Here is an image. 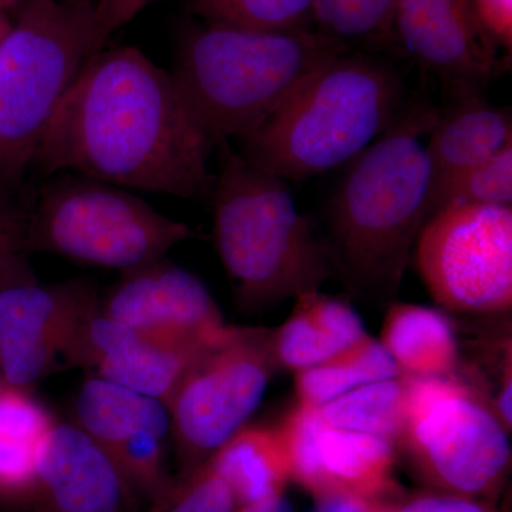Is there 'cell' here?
Listing matches in <instances>:
<instances>
[{
    "label": "cell",
    "mask_w": 512,
    "mask_h": 512,
    "mask_svg": "<svg viewBox=\"0 0 512 512\" xmlns=\"http://www.w3.org/2000/svg\"><path fill=\"white\" fill-rule=\"evenodd\" d=\"M76 424L110 457L138 434L168 437L170 413L160 400L94 376L80 387Z\"/></svg>",
    "instance_id": "obj_19"
},
{
    "label": "cell",
    "mask_w": 512,
    "mask_h": 512,
    "mask_svg": "<svg viewBox=\"0 0 512 512\" xmlns=\"http://www.w3.org/2000/svg\"><path fill=\"white\" fill-rule=\"evenodd\" d=\"M276 430L288 456L291 480L313 497L349 493L387 503L396 494L393 441L330 426L319 407L302 403Z\"/></svg>",
    "instance_id": "obj_12"
},
{
    "label": "cell",
    "mask_w": 512,
    "mask_h": 512,
    "mask_svg": "<svg viewBox=\"0 0 512 512\" xmlns=\"http://www.w3.org/2000/svg\"><path fill=\"white\" fill-rule=\"evenodd\" d=\"M478 18L495 45L512 49V0H474Z\"/></svg>",
    "instance_id": "obj_32"
},
{
    "label": "cell",
    "mask_w": 512,
    "mask_h": 512,
    "mask_svg": "<svg viewBox=\"0 0 512 512\" xmlns=\"http://www.w3.org/2000/svg\"><path fill=\"white\" fill-rule=\"evenodd\" d=\"M52 414L28 390L0 389V495L35 494L37 451L53 424Z\"/></svg>",
    "instance_id": "obj_22"
},
{
    "label": "cell",
    "mask_w": 512,
    "mask_h": 512,
    "mask_svg": "<svg viewBox=\"0 0 512 512\" xmlns=\"http://www.w3.org/2000/svg\"><path fill=\"white\" fill-rule=\"evenodd\" d=\"M214 178V241L242 311L271 308L319 291L336 276L328 244L299 212L286 180L218 144Z\"/></svg>",
    "instance_id": "obj_4"
},
{
    "label": "cell",
    "mask_w": 512,
    "mask_h": 512,
    "mask_svg": "<svg viewBox=\"0 0 512 512\" xmlns=\"http://www.w3.org/2000/svg\"><path fill=\"white\" fill-rule=\"evenodd\" d=\"M10 28V20L8 19V15L6 13L0 12V39L6 35Z\"/></svg>",
    "instance_id": "obj_36"
},
{
    "label": "cell",
    "mask_w": 512,
    "mask_h": 512,
    "mask_svg": "<svg viewBox=\"0 0 512 512\" xmlns=\"http://www.w3.org/2000/svg\"><path fill=\"white\" fill-rule=\"evenodd\" d=\"M316 512H394V505L349 493L319 495Z\"/></svg>",
    "instance_id": "obj_33"
},
{
    "label": "cell",
    "mask_w": 512,
    "mask_h": 512,
    "mask_svg": "<svg viewBox=\"0 0 512 512\" xmlns=\"http://www.w3.org/2000/svg\"><path fill=\"white\" fill-rule=\"evenodd\" d=\"M396 0H315L313 20L322 35L346 43L379 36L393 22Z\"/></svg>",
    "instance_id": "obj_28"
},
{
    "label": "cell",
    "mask_w": 512,
    "mask_h": 512,
    "mask_svg": "<svg viewBox=\"0 0 512 512\" xmlns=\"http://www.w3.org/2000/svg\"><path fill=\"white\" fill-rule=\"evenodd\" d=\"M295 299L291 316L272 333L278 367L302 372L342 355L369 336L348 302L319 291Z\"/></svg>",
    "instance_id": "obj_18"
},
{
    "label": "cell",
    "mask_w": 512,
    "mask_h": 512,
    "mask_svg": "<svg viewBox=\"0 0 512 512\" xmlns=\"http://www.w3.org/2000/svg\"><path fill=\"white\" fill-rule=\"evenodd\" d=\"M3 383L2 380H0V389H2Z\"/></svg>",
    "instance_id": "obj_38"
},
{
    "label": "cell",
    "mask_w": 512,
    "mask_h": 512,
    "mask_svg": "<svg viewBox=\"0 0 512 512\" xmlns=\"http://www.w3.org/2000/svg\"><path fill=\"white\" fill-rule=\"evenodd\" d=\"M406 376L365 384L319 407L323 419L339 429L372 434L399 444L406 420Z\"/></svg>",
    "instance_id": "obj_24"
},
{
    "label": "cell",
    "mask_w": 512,
    "mask_h": 512,
    "mask_svg": "<svg viewBox=\"0 0 512 512\" xmlns=\"http://www.w3.org/2000/svg\"><path fill=\"white\" fill-rule=\"evenodd\" d=\"M100 311L147 338L183 348H208L229 329L207 286L165 258L123 272Z\"/></svg>",
    "instance_id": "obj_13"
},
{
    "label": "cell",
    "mask_w": 512,
    "mask_h": 512,
    "mask_svg": "<svg viewBox=\"0 0 512 512\" xmlns=\"http://www.w3.org/2000/svg\"><path fill=\"white\" fill-rule=\"evenodd\" d=\"M35 194L23 184H0V291L10 282L32 275L28 265L29 222Z\"/></svg>",
    "instance_id": "obj_27"
},
{
    "label": "cell",
    "mask_w": 512,
    "mask_h": 512,
    "mask_svg": "<svg viewBox=\"0 0 512 512\" xmlns=\"http://www.w3.org/2000/svg\"><path fill=\"white\" fill-rule=\"evenodd\" d=\"M33 495L43 512H133L137 498L109 454L67 423L40 443Z\"/></svg>",
    "instance_id": "obj_15"
},
{
    "label": "cell",
    "mask_w": 512,
    "mask_h": 512,
    "mask_svg": "<svg viewBox=\"0 0 512 512\" xmlns=\"http://www.w3.org/2000/svg\"><path fill=\"white\" fill-rule=\"evenodd\" d=\"M440 111L420 104L400 114L355 164L330 204L328 244L336 276L373 298L399 292L427 221L430 164L423 138Z\"/></svg>",
    "instance_id": "obj_2"
},
{
    "label": "cell",
    "mask_w": 512,
    "mask_h": 512,
    "mask_svg": "<svg viewBox=\"0 0 512 512\" xmlns=\"http://www.w3.org/2000/svg\"><path fill=\"white\" fill-rule=\"evenodd\" d=\"M214 346V345H212ZM208 348L163 345L96 311L84 323L66 365L170 403L178 384Z\"/></svg>",
    "instance_id": "obj_16"
},
{
    "label": "cell",
    "mask_w": 512,
    "mask_h": 512,
    "mask_svg": "<svg viewBox=\"0 0 512 512\" xmlns=\"http://www.w3.org/2000/svg\"><path fill=\"white\" fill-rule=\"evenodd\" d=\"M393 22L404 47L457 94L477 90L497 69V49L474 0H396Z\"/></svg>",
    "instance_id": "obj_14"
},
{
    "label": "cell",
    "mask_w": 512,
    "mask_h": 512,
    "mask_svg": "<svg viewBox=\"0 0 512 512\" xmlns=\"http://www.w3.org/2000/svg\"><path fill=\"white\" fill-rule=\"evenodd\" d=\"M417 269L437 305L457 313H503L512 306V208L453 205L424 222Z\"/></svg>",
    "instance_id": "obj_10"
},
{
    "label": "cell",
    "mask_w": 512,
    "mask_h": 512,
    "mask_svg": "<svg viewBox=\"0 0 512 512\" xmlns=\"http://www.w3.org/2000/svg\"><path fill=\"white\" fill-rule=\"evenodd\" d=\"M272 333L229 326L178 384L167 410L183 474L204 464L258 409L278 369Z\"/></svg>",
    "instance_id": "obj_9"
},
{
    "label": "cell",
    "mask_w": 512,
    "mask_h": 512,
    "mask_svg": "<svg viewBox=\"0 0 512 512\" xmlns=\"http://www.w3.org/2000/svg\"><path fill=\"white\" fill-rule=\"evenodd\" d=\"M403 80L390 67L340 55L251 133L239 153L289 181L328 173L363 153L403 113Z\"/></svg>",
    "instance_id": "obj_5"
},
{
    "label": "cell",
    "mask_w": 512,
    "mask_h": 512,
    "mask_svg": "<svg viewBox=\"0 0 512 512\" xmlns=\"http://www.w3.org/2000/svg\"><path fill=\"white\" fill-rule=\"evenodd\" d=\"M154 0H96L94 2V36L97 52L104 49L116 30L131 22L138 13Z\"/></svg>",
    "instance_id": "obj_30"
},
{
    "label": "cell",
    "mask_w": 512,
    "mask_h": 512,
    "mask_svg": "<svg viewBox=\"0 0 512 512\" xmlns=\"http://www.w3.org/2000/svg\"><path fill=\"white\" fill-rule=\"evenodd\" d=\"M379 342L407 377L453 376L460 360L453 322L429 306L393 303Z\"/></svg>",
    "instance_id": "obj_20"
},
{
    "label": "cell",
    "mask_w": 512,
    "mask_h": 512,
    "mask_svg": "<svg viewBox=\"0 0 512 512\" xmlns=\"http://www.w3.org/2000/svg\"><path fill=\"white\" fill-rule=\"evenodd\" d=\"M57 2L73 3V5H94L96 0H57Z\"/></svg>",
    "instance_id": "obj_37"
},
{
    "label": "cell",
    "mask_w": 512,
    "mask_h": 512,
    "mask_svg": "<svg viewBox=\"0 0 512 512\" xmlns=\"http://www.w3.org/2000/svg\"><path fill=\"white\" fill-rule=\"evenodd\" d=\"M208 463L245 507L284 494L291 480L288 456L278 430L245 426L218 448Z\"/></svg>",
    "instance_id": "obj_21"
},
{
    "label": "cell",
    "mask_w": 512,
    "mask_h": 512,
    "mask_svg": "<svg viewBox=\"0 0 512 512\" xmlns=\"http://www.w3.org/2000/svg\"><path fill=\"white\" fill-rule=\"evenodd\" d=\"M429 136L430 202L458 175L512 146L510 109L493 106L478 93L457 94L456 103L440 111Z\"/></svg>",
    "instance_id": "obj_17"
},
{
    "label": "cell",
    "mask_w": 512,
    "mask_h": 512,
    "mask_svg": "<svg viewBox=\"0 0 512 512\" xmlns=\"http://www.w3.org/2000/svg\"><path fill=\"white\" fill-rule=\"evenodd\" d=\"M234 495L208 461L181 474L157 500L150 512H237Z\"/></svg>",
    "instance_id": "obj_29"
},
{
    "label": "cell",
    "mask_w": 512,
    "mask_h": 512,
    "mask_svg": "<svg viewBox=\"0 0 512 512\" xmlns=\"http://www.w3.org/2000/svg\"><path fill=\"white\" fill-rule=\"evenodd\" d=\"M212 150L170 72L133 46L84 64L33 156L45 175L76 173L184 200L211 197Z\"/></svg>",
    "instance_id": "obj_1"
},
{
    "label": "cell",
    "mask_w": 512,
    "mask_h": 512,
    "mask_svg": "<svg viewBox=\"0 0 512 512\" xmlns=\"http://www.w3.org/2000/svg\"><path fill=\"white\" fill-rule=\"evenodd\" d=\"M19 3L20 0H0V12L6 13V15H8V12H13Z\"/></svg>",
    "instance_id": "obj_35"
},
{
    "label": "cell",
    "mask_w": 512,
    "mask_h": 512,
    "mask_svg": "<svg viewBox=\"0 0 512 512\" xmlns=\"http://www.w3.org/2000/svg\"><path fill=\"white\" fill-rule=\"evenodd\" d=\"M94 5L20 0L0 39V184L20 185L63 97L97 53Z\"/></svg>",
    "instance_id": "obj_6"
},
{
    "label": "cell",
    "mask_w": 512,
    "mask_h": 512,
    "mask_svg": "<svg viewBox=\"0 0 512 512\" xmlns=\"http://www.w3.org/2000/svg\"><path fill=\"white\" fill-rule=\"evenodd\" d=\"M315 0H188L192 12L208 25L255 30L293 32L308 30Z\"/></svg>",
    "instance_id": "obj_25"
},
{
    "label": "cell",
    "mask_w": 512,
    "mask_h": 512,
    "mask_svg": "<svg viewBox=\"0 0 512 512\" xmlns=\"http://www.w3.org/2000/svg\"><path fill=\"white\" fill-rule=\"evenodd\" d=\"M399 444L439 491L495 494L511 464V431L480 390L456 376L407 377Z\"/></svg>",
    "instance_id": "obj_8"
},
{
    "label": "cell",
    "mask_w": 512,
    "mask_h": 512,
    "mask_svg": "<svg viewBox=\"0 0 512 512\" xmlns=\"http://www.w3.org/2000/svg\"><path fill=\"white\" fill-rule=\"evenodd\" d=\"M346 43L309 30L185 29L171 69L195 126L211 147L245 136L275 113Z\"/></svg>",
    "instance_id": "obj_3"
},
{
    "label": "cell",
    "mask_w": 512,
    "mask_h": 512,
    "mask_svg": "<svg viewBox=\"0 0 512 512\" xmlns=\"http://www.w3.org/2000/svg\"><path fill=\"white\" fill-rule=\"evenodd\" d=\"M512 146L470 168L446 187L441 188L429 202V214L453 205H500L511 207Z\"/></svg>",
    "instance_id": "obj_26"
},
{
    "label": "cell",
    "mask_w": 512,
    "mask_h": 512,
    "mask_svg": "<svg viewBox=\"0 0 512 512\" xmlns=\"http://www.w3.org/2000/svg\"><path fill=\"white\" fill-rule=\"evenodd\" d=\"M394 512H495L490 504L468 495L430 491L406 498L394 505Z\"/></svg>",
    "instance_id": "obj_31"
},
{
    "label": "cell",
    "mask_w": 512,
    "mask_h": 512,
    "mask_svg": "<svg viewBox=\"0 0 512 512\" xmlns=\"http://www.w3.org/2000/svg\"><path fill=\"white\" fill-rule=\"evenodd\" d=\"M237 512H295L292 504L284 494L278 497L268 498V500L259 501V503L245 505L238 508Z\"/></svg>",
    "instance_id": "obj_34"
},
{
    "label": "cell",
    "mask_w": 512,
    "mask_h": 512,
    "mask_svg": "<svg viewBox=\"0 0 512 512\" xmlns=\"http://www.w3.org/2000/svg\"><path fill=\"white\" fill-rule=\"evenodd\" d=\"M191 237L187 224L117 185L60 173L36 191L28 244L30 252L127 272L161 261Z\"/></svg>",
    "instance_id": "obj_7"
},
{
    "label": "cell",
    "mask_w": 512,
    "mask_h": 512,
    "mask_svg": "<svg viewBox=\"0 0 512 512\" xmlns=\"http://www.w3.org/2000/svg\"><path fill=\"white\" fill-rule=\"evenodd\" d=\"M298 403L322 407L365 384L402 376L382 343L372 336L328 362L295 373Z\"/></svg>",
    "instance_id": "obj_23"
},
{
    "label": "cell",
    "mask_w": 512,
    "mask_h": 512,
    "mask_svg": "<svg viewBox=\"0 0 512 512\" xmlns=\"http://www.w3.org/2000/svg\"><path fill=\"white\" fill-rule=\"evenodd\" d=\"M100 299L86 279L39 284L23 276L0 291V380L28 390L67 362L86 320Z\"/></svg>",
    "instance_id": "obj_11"
}]
</instances>
